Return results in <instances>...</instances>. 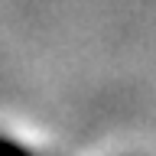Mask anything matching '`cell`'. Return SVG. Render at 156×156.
<instances>
[{
  "label": "cell",
  "instance_id": "1",
  "mask_svg": "<svg viewBox=\"0 0 156 156\" xmlns=\"http://www.w3.org/2000/svg\"><path fill=\"white\" fill-rule=\"evenodd\" d=\"M0 156H36V150H29L26 143H20V140H13V136L0 133Z\"/></svg>",
  "mask_w": 156,
  "mask_h": 156
}]
</instances>
